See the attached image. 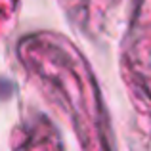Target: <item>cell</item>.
Returning <instances> with one entry per match:
<instances>
[]
</instances>
